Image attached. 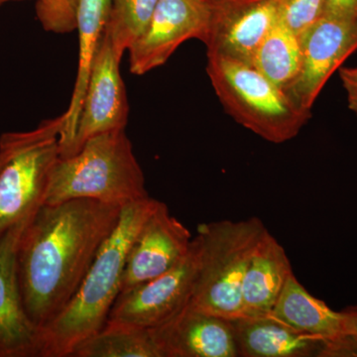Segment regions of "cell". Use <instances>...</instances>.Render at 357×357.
<instances>
[{
  "label": "cell",
  "instance_id": "27",
  "mask_svg": "<svg viewBox=\"0 0 357 357\" xmlns=\"http://www.w3.org/2000/svg\"><path fill=\"white\" fill-rule=\"evenodd\" d=\"M344 314L347 332L357 342V307H349L344 311Z\"/></svg>",
  "mask_w": 357,
  "mask_h": 357
},
{
  "label": "cell",
  "instance_id": "14",
  "mask_svg": "<svg viewBox=\"0 0 357 357\" xmlns=\"http://www.w3.org/2000/svg\"><path fill=\"white\" fill-rule=\"evenodd\" d=\"M163 357H237L234 321L191 302L163 325L152 328Z\"/></svg>",
  "mask_w": 357,
  "mask_h": 357
},
{
  "label": "cell",
  "instance_id": "24",
  "mask_svg": "<svg viewBox=\"0 0 357 357\" xmlns=\"http://www.w3.org/2000/svg\"><path fill=\"white\" fill-rule=\"evenodd\" d=\"M32 131L26 132H9L0 137V171L13 158V155L31 138Z\"/></svg>",
  "mask_w": 357,
  "mask_h": 357
},
{
  "label": "cell",
  "instance_id": "6",
  "mask_svg": "<svg viewBox=\"0 0 357 357\" xmlns=\"http://www.w3.org/2000/svg\"><path fill=\"white\" fill-rule=\"evenodd\" d=\"M63 126V114L42 122L0 171V234L43 204L52 168L60 157Z\"/></svg>",
  "mask_w": 357,
  "mask_h": 357
},
{
  "label": "cell",
  "instance_id": "21",
  "mask_svg": "<svg viewBox=\"0 0 357 357\" xmlns=\"http://www.w3.org/2000/svg\"><path fill=\"white\" fill-rule=\"evenodd\" d=\"M158 2L159 0H112L105 30L119 58L142 36Z\"/></svg>",
  "mask_w": 357,
  "mask_h": 357
},
{
  "label": "cell",
  "instance_id": "22",
  "mask_svg": "<svg viewBox=\"0 0 357 357\" xmlns=\"http://www.w3.org/2000/svg\"><path fill=\"white\" fill-rule=\"evenodd\" d=\"M324 15V0H280L278 20L301 36Z\"/></svg>",
  "mask_w": 357,
  "mask_h": 357
},
{
  "label": "cell",
  "instance_id": "25",
  "mask_svg": "<svg viewBox=\"0 0 357 357\" xmlns=\"http://www.w3.org/2000/svg\"><path fill=\"white\" fill-rule=\"evenodd\" d=\"M357 21V0H324V15Z\"/></svg>",
  "mask_w": 357,
  "mask_h": 357
},
{
  "label": "cell",
  "instance_id": "11",
  "mask_svg": "<svg viewBox=\"0 0 357 357\" xmlns=\"http://www.w3.org/2000/svg\"><path fill=\"white\" fill-rule=\"evenodd\" d=\"M206 53L252 64L258 46L278 20L280 0H210Z\"/></svg>",
  "mask_w": 357,
  "mask_h": 357
},
{
  "label": "cell",
  "instance_id": "18",
  "mask_svg": "<svg viewBox=\"0 0 357 357\" xmlns=\"http://www.w3.org/2000/svg\"><path fill=\"white\" fill-rule=\"evenodd\" d=\"M112 0H79L76 13V28L79 31V68L69 109L64 115V126L59 138L62 151L76 133L77 121L83 107L84 95L91 72V62L98 42L109 20Z\"/></svg>",
  "mask_w": 357,
  "mask_h": 357
},
{
  "label": "cell",
  "instance_id": "7",
  "mask_svg": "<svg viewBox=\"0 0 357 357\" xmlns=\"http://www.w3.org/2000/svg\"><path fill=\"white\" fill-rule=\"evenodd\" d=\"M199 262L196 236L189 253L172 269L119 293L107 321L147 330L163 325L191 302Z\"/></svg>",
  "mask_w": 357,
  "mask_h": 357
},
{
  "label": "cell",
  "instance_id": "20",
  "mask_svg": "<svg viewBox=\"0 0 357 357\" xmlns=\"http://www.w3.org/2000/svg\"><path fill=\"white\" fill-rule=\"evenodd\" d=\"M301 60L300 37L278 20L258 46L252 65L286 91L299 74Z\"/></svg>",
  "mask_w": 357,
  "mask_h": 357
},
{
  "label": "cell",
  "instance_id": "4",
  "mask_svg": "<svg viewBox=\"0 0 357 357\" xmlns=\"http://www.w3.org/2000/svg\"><path fill=\"white\" fill-rule=\"evenodd\" d=\"M206 56V73L223 109L256 135L280 144L295 138L311 119V112L252 64L218 54Z\"/></svg>",
  "mask_w": 357,
  "mask_h": 357
},
{
  "label": "cell",
  "instance_id": "10",
  "mask_svg": "<svg viewBox=\"0 0 357 357\" xmlns=\"http://www.w3.org/2000/svg\"><path fill=\"white\" fill-rule=\"evenodd\" d=\"M300 41L299 74L286 93L311 112L333 72L357 50V21L323 16L301 35Z\"/></svg>",
  "mask_w": 357,
  "mask_h": 357
},
{
  "label": "cell",
  "instance_id": "2",
  "mask_svg": "<svg viewBox=\"0 0 357 357\" xmlns=\"http://www.w3.org/2000/svg\"><path fill=\"white\" fill-rule=\"evenodd\" d=\"M159 203L148 197L122 206L119 225L98 250L76 295L42 330L41 357H70L77 345L105 326L121 291L129 248Z\"/></svg>",
  "mask_w": 357,
  "mask_h": 357
},
{
  "label": "cell",
  "instance_id": "26",
  "mask_svg": "<svg viewBox=\"0 0 357 357\" xmlns=\"http://www.w3.org/2000/svg\"><path fill=\"white\" fill-rule=\"evenodd\" d=\"M340 77L347 93L349 109L357 117V66L340 68Z\"/></svg>",
  "mask_w": 357,
  "mask_h": 357
},
{
  "label": "cell",
  "instance_id": "29",
  "mask_svg": "<svg viewBox=\"0 0 357 357\" xmlns=\"http://www.w3.org/2000/svg\"><path fill=\"white\" fill-rule=\"evenodd\" d=\"M7 1H9V0H0V6H1V4L6 3Z\"/></svg>",
  "mask_w": 357,
  "mask_h": 357
},
{
  "label": "cell",
  "instance_id": "12",
  "mask_svg": "<svg viewBox=\"0 0 357 357\" xmlns=\"http://www.w3.org/2000/svg\"><path fill=\"white\" fill-rule=\"evenodd\" d=\"M192 241L189 229L160 202L129 248L121 292L172 269L189 253Z\"/></svg>",
  "mask_w": 357,
  "mask_h": 357
},
{
  "label": "cell",
  "instance_id": "9",
  "mask_svg": "<svg viewBox=\"0 0 357 357\" xmlns=\"http://www.w3.org/2000/svg\"><path fill=\"white\" fill-rule=\"evenodd\" d=\"M211 20L210 0H159L147 29L129 49L133 75L165 64L190 39L204 41Z\"/></svg>",
  "mask_w": 357,
  "mask_h": 357
},
{
  "label": "cell",
  "instance_id": "13",
  "mask_svg": "<svg viewBox=\"0 0 357 357\" xmlns=\"http://www.w3.org/2000/svg\"><path fill=\"white\" fill-rule=\"evenodd\" d=\"M33 213L0 234V357H41L42 330L25 311L17 274L18 244Z\"/></svg>",
  "mask_w": 357,
  "mask_h": 357
},
{
  "label": "cell",
  "instance_id": "16",
  "mask_svg": "<svg viewBox=\"0 0 357 357\" xmlns=\"http://www.w3.org/2000/svg\"><path fill=\"white\" fill-rule=\"evenodd\" d=\"M293 273L285 248L267 229L244 275L241 290L244 318L270 316Z\"/></svg>",
  "mask_w": 357,
  "mask_h": 357
},
{
  "label": "cell",
  "instance_id": "8",
  "mask_svg": "<svg viewBox=\"0 0 357 357\" xmlns=\"http://www.w3.org/2000/svg\"><path fill=\"white\" fill-rule=\"evenodd\" d=\"M109 33L105 29L96 46L76 133L60 157L70 156L98 134L126 129L128 100L119 63Z\"/></svg>",
  "mask_w": 357,
  "mask_h": 357
},
{
  "label": "cell",
  "instance_id": "5",
  "mask_svg": "<svg viewBox=\"0 0 357 357\" xmlns=\"http://www.w3.org/2000/svg\"><path fill=\"white\" fill-rule=\"evenodd\" d=\"M267 229L258 218L202 223L199 262L191 303L220 318H244L241 290L253 251Z\"/></svg>",
  "mask_w": 357,
  "mask_h": 357
},
{
  "label": "cell",
  "instance_id": "1",
  "mask_svg": "<svg viewBox=\"0 0 357 357\" xmlns=\"http://www.w3.org/2000/svg\"><path fill=\"white\" fill-rule=\"evenodd\" d=\"M122 206L77 199L37 208L21 234L17 274L28 317L43 330L69 305Z\"/></svg>",
  "mask_w": 357,
  "mask_h": 357
},
{
  "label": "cell",
  "instance_id": "17",
  "mask_svg": "<svg viewBox=\"0 0 357 357\" xmlns=\"http://www.w3.org/2000/svg\"><path fill=\"white\" fill-rule=\"evenodd\" d=\"M232 321L238 356L309 357L323 354V345L318 340L271 316Z\"/></svg>",
  "mask_w": 357,
  "mask_h": 357
},
{
  "label": "cell",
  "instance_id": "15",
  "mask_svg": "<svg viewBox=\"0 0 357 357\" xmlns=\"http://www.w3.org/2000/svg\"><path fill=\"white\" fill-rule=\"evenodd\" d=\"M270 316L323 345L321 356H357V342L345 326L344 312H335L314 297L296 278L289 277Z\"/></svg>",
  "mask_w": 357,
  "mask_h": 357
},
{
  "label": "cell",
  "instance_id": "23",
  "mask_svg": "<svg viewBox=\"0 0 357 357\" xmlns=\"http://www.w3.org/2000/svg\"><path fill=\"white\" fill-rule=\"evenodd\" d=\"M79 0H50L36 4L37 17L44 29L68 33L76 29V13Z\"/></svg>",
  "mask_w": 357,
  "mask_h": 357
},
{
  "label": "cell",
  "instance_id": "3",
  "mask_svg": "<svg viewBox=\"0 0 357 357\" xmlns=\"http://www.w3.org/2000/svg\"><path fill=\"white\" fill-rule=\"evenodd\" d=\"M149 196L126 129L98 134L52 168L43 204L89 199L124 206Z\"/></svg>",
  "mask_w": 357,
  "mask_h": 357
},
{
  "label": "cell",
  "instance_id": "19",
  "mask_svg": "<svg viewBox=\"0 0 357 357\" xmlns=\"http://www.w3.org/2000/svg\"><path fill=\"white\" fill-rule=\"evenodd\" d=\"M70 357H163L151 331L107 321L102 330L81 342Z\"/></svg>",
  "mask_w": 357,
  "mask_h": 357
},
{
  "label": "cell",
  "instance_id": "28",
  "mask_svg": "<svg viewBox=\"0 0 357 357\" xmlns=\"http://www.w3.org/2000/svg\"><path fill=\"white\" fill-rule=\"evenodd\" d=\"M9 1H10V0H9ZM36 4H45L47 3V2L50 1V0H36Z\"/></svg>",
  "mask_w": 357,
  "mask_h": 357
}]
</instances>
